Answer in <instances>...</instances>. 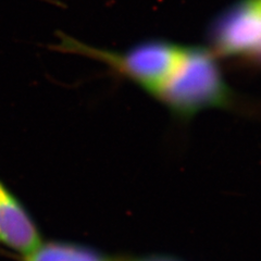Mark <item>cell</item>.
Segmentation results:
<instances>
[{"label": "cell", "mask_w": 261, "mask_h": 261, "mask_svg": "<svg viewBox=\"0 0 261 261\" xmlns=\"http://www.w3.org/2000/svg\"><path fill=\"white\" fill-rule=\"evenodd\" d=\"M137 261H170L166 259H147V260H137Z\"/></svg>", "instance_id": "cell-5"}, {"label": "cell", "mask_w": 261, "mask_h": 261, "mask_svg": "<svg viewBox=\"0 0 261 261\" xmlns=\"http://www.w3.org/2000/svg\"><path fill=\"white\" fill-rule=\"evenodd\" d=\"M58 37L54 50L105 63L176 117L190 119L203 110L234 105V94L211 49L153 40L116 51L86 45L63 33Z\"/></svg>", "instance_id": "cell-1"}, {"label": "cell", "mask_w": 261, "mask_h": 261, "mask_svg": "<svg viewBox=\"0 0 261 261\" xmlns=\"http://www.w3.org/2000/svg\"><path fill=\"white\" fill-rule=\"evenodd\" d=\"M21 258L22 261H122L84 245L62 241L43 242L34 251Z\"/></svg>", "instance_id": "cell-4"}, {"label": "cell", "mask_w": 261, "mask_h": 261, "mask_svg": "<svg viewBox=\"0 0 261 261\" xmlns=\"http://www.w3.org/2000/svg\"><path fill=\"white\" fill-rule=\"evenodd\" d=\"M211 49L217 57L261 60V0H242L218 20Z\"/></svg>", "instance_id": "cell-2"}, {"label": "cell", "mask_w": 261, "mask_h": 261, "mask_svg": "<svg viewBox=\"0 0 261 261\" xmlns=\"http://www.w3.org/2000/svg\"><path fill=\"white\" fill-rule=\"evenodd\" d=\"M42 243V233L32 215L0 178V245L24 257Z\"/></svg>", "instance_id": "cell-3"}]
</instances>
